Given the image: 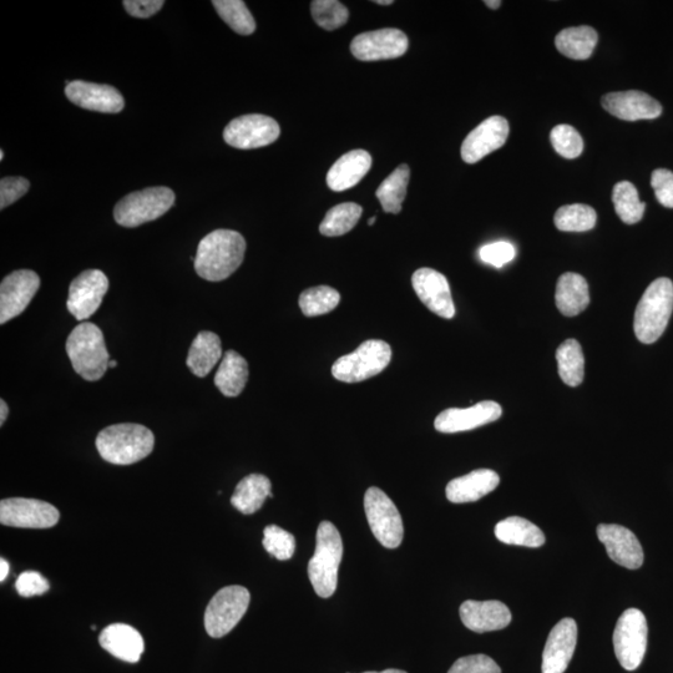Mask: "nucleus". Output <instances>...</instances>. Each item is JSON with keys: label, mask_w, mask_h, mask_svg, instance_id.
<instances>
[{"label": "nucleus", "mask_w": 673, "mask_h": 673, "mask_svg": "<svg viewBox=\"0 0 673 673\" xmlns=\"http://www.w3.org/2000/svg\"><path fill=\"white\" fill-rule=\"evenodd\" d=\"M245 253L246 241L239 232L216 230L200 241L195 270L206 281H224L242 265Z\"/></svg>", "instance_id": "nucleus-1"}, {"label": "nucleus", "mask_w": 673, "mask_h": 673, "mask_svg": "<svg viewBox=\"0 0 673 673\" xmlns=\"http://www.w3.org/2000/svg\"><path fill=\"white\" fill-rule=\"evenodd\" d=\"M155 447V437L141 424L123 423L101 430L96 448L105 462L130 465L149 457Z\"/></svg>", "instance_id": "nucleus-2"}, {"label": "nucleus", "mask_w": 673, "mask_h": 673, "mask_svg": "<svg viewBox=\"0 0 673 673\" xmlns=\"http://www.w3.org/2000/svg\"><path fill=\"white\" fill-rule=\"evenodd\" d=\"M65 347L74 371L85 381H99L108 371L110 357L103 331L93 323L84 322L75 327Z\"/></svg>", "instance_id": "nucleus-3"}, {"label": "nucleus", "mask_w": 673, "mask_h": 673, "mask_svg": "<svg viewBox=\"0 0 673 673\" xmlns=\"http://www.w3.org/2000/svg\"><path fill=\"white\" fill-rule=\"evenodd\" d=\"M673 311V283L662 277L651 283L635 312L634 330L644 344L657 341L666 330Z\"/></svg>", "instance_id": "nucleus-4"}, {"label": "nucleus", "mask_w": 673, "mask_h": 673, "mask_svg": "<svg viewBox=\"0 0 673 673\" xmlns=\"http://www.w3.org/2000/svg\"><path fill=\"white\" fill-rule=\"evenodd\" d=\"M342 556L341 534L330 521H322L317 530L315 555L308 563V578L316 594L323 599H328L337 590L338 569Z\"/></svg>", "instance_id": "nucleus-5"}, {"label": "nucleus", "mask_w": 673, "mask_h": 673, "mask_svg": "<svg viewBox=\"0 0 673 673\" xmlns=\"http://www.w3.org/2000/svg\"><path fill=\"white\" fill-rule=\"evenodd\" d=\"M174 191L169 187H149L133 192L118 202L114 219L120 226L138 227L158 220L175 204Z\"/></svg>", "instance_id": "nucleus-6"}, {"label": "nucleus", "mask_w": 673, "mask_h": 673, "mask_svg": "<svg viewBox=\"0 0 673 673\" xmlns=\"http://www.w3.org/2000/svg\"><path fill=\"white\" fill-rule=\"evenodd\" d=\"M392 348L387 342L369 339L356 351L346 354L332 367L333 377L344 383H359L376 377L388 367Z\"/></svg>", "instance_id": "nucleus-7"}, {"label": "nucleus", "mask_w": 673, "mask_h": 673, "mask_svg": "<svg viewBox=\"0 0 673 673\" xmlns=\"http://www.w3.org/2000/svg\"><path fill=\"white\" fill-rule=\"evenodd\" d=\"M250 600V592L244 586H226L217 592L205 612L207 634L214 639L230 634L245 616Z\"/></svg>", "instance_id": "nucleus-8"}, {"label": "nucleus", "mask_w": 673, "mask_h": 673, "mask_svg": "<svg viewBox=\"0 0 673 673\" xmlns=\"http://www.w3.org/2000/svg\"><path fill=\"white\" fill-rule=\"evenodd\" d=\"M364 510L379 543L384 548L397 549L404 538V526L402 516L391 498L379 488H369L364 495Z\"/></svg>", "instance_id": "nucleus-9"}, {"label": "nucleus", "mask_w": 673, "mask_h": 673, "mask_svg": "<svg viewBox=\"0 0 673 673\" xmlns=\"http://www.w3.org/2000/svg\"><path fill=\"white\" fill-rule=\"evenodd\" d=\"M646 617L640 610L629 609L617 621L614 632L615 655L627 671L639 669L647 649Z\"/></svg>", "instance_id": "nucleus-10"}, {"label": "nucleus", "mask_w": 673, "mask_h": 673, "mask_svg": "<svg viewBox=\"0 0 673 673\" xmlns=\"http://www.w3.org/2000/svg\"><path fill=\"white\" fill-rule=\"evenodd\" d=\"M280 134V125L275 119L266 115L250 114L232 120L226 126L224 140L232 148L251 150L275 143Z\"/></svg>", "instance_id": "nucleus-11"}, {"label": "nucleus", "mask_w": 673, "mask_h": 673, "mask_svg": "<svg viewBox=\"0 0 673 673\" xmlns=\"http://www.w3.org/2000/svg\"><path fill=\"white\" fill-rule=\"evenodd\" d=\"M59 510L37 499L10 498L0 502V523L13 528L49 529L58 524Z\"/></svg>", "instance_id": "nucleus-12"}, {"label": "nucleus", "mask_w": 673, "mask_h": 673, "mask_svg": "<svg viewBox=\"0 0 673 673\" xmlns=\"http://www.w3.org/2000/svg\"><path fill=\"white\" fill-rule=\"evenodd\" d=\"M408 38L402 30L387 28L357 35L352 40L351 52L362 62H378L401 58L407 53Z\"/></svg>", "instance_id": "nucleus-13"}, {"label": "nucleus", "mask_w": 673, "mask_h": 673, "mask_svg": "<svg viewBox=\"0 0 673 673\" xmlns=\"http://www.w3.org/2000/svg\"><path fill=\"white\" fill-rule=\"evenodd\" d=\"M109 290V280L100 270H88L80 273L69 287L68 310L75 320L85 321L99 310L106 292Z\"/></svg>", "instance_id": "nucleus-14"}, {"label": "nucleus", "mask_w": 673, "mask_h": 673, "mask_svg": "<svg viewBox=\"0 0 673 673\" xmlns=\"http://www.w3.org/2000/svg\"><path fill=\"white\" fill-rule=\"evenodd\" d=\"M40 287V278L34 271L19 270L10 273L0 285V323L4 325L27 310Z\"/></svg>", "instance_id": "nucleus-15"}, {"label": "nucleus", "mask_w": 673, "mask_h": 673, "mask_svg": "<svg viewBox=\"0 0 673 673\" xmlns=\"http://www.w3.org/2000/svg\"><path fill=\"white\" fill-rule=\"evenodd\" d=\"M412 285L421 300L435 315L452 320L455 306L449 282L442 273L432 268H421L414 272Z\"/></svg>", "instance_id": "nucleus-16"}, {"label": "nucleus", "mask_w": 673, "mask_h": 673, "mask_svg": "<svg viewBox=\"0 0 673 673\" xmlns=\"http://www.w3.org/2000/svg\"><path fill=\"white\" fill-rule=\"evenodd\" d=\"M509 123L503 116H492L478 125L462 145L464 163L475 164L502 148L509 136Z\"/></svg>", "instance_id": "nucleus-17"}, {"label": "nucleus", "mask_w": 673, "mask_h": 673, "mask_svg": "<svg viewBox=\"0 0 673 673\" xmlns=\"http://www.w3.org/2000/svg\"><path fill=\"white\" fill-rule=\"evenodd\" d=\"M502 414L503 409L500 404L484 401L465 409H447L435 418L434 427L438 432L445 434L468 432V430L498 421Z\"/></svg>", "instance_id": "nucleus-18"}, {"label": "nucleus", "mask_w": 673, "mask_h": 673, "mask_svg": "<svg viewBox=\"0 0 673 673\" xmlns=\"http://www.w3.org/2000/svg\"><path fill=\"white\" fill-rule=\"evenodd\" d=\"M596 531L597 538L605 545L612 561L630 570L641 568L644 564V550L631 530L621 525L600 524Z\"/></svg>", "instance_id": "nucleus-19"}, {"label": "nucleus", "mask_w": 673, "mask_h": 673, "mask_svg": "<svg viewBox=\"0 0 673 673\" xmlns=\"http://www.w3.org/2000/svg\"><path fill=\"white\" fill-rule=\"evenodd\" d=\"M65 95L80 108L98 113L118 114L124 109L123 95L114 86L75 80L68 82Z\"/></svg>", "instance_id": "nucleus-20"}, {"label": "nucleus", "mask_w": 673, "mask_h": 673, "mask_svg": "<svg viewBox=\"0 0 673 673\" xmlns=\"http://www.w3.org/2000/svg\"><path fill=\"white\" fill-rule=\"evenodd\" d=\"M578 644V625L566 617L555 625L543 652V673H564L573 659Z\"/></svg>", "instance_id": "nucleus-21"}, {"label": "nucleus", "mask_w": 673, "mask_h": 673, "mask_svg": "<svg viewBox=\"0 0 673 673\" xmlns=\"http://www.w3.org/2000/svg\"><path fill=\"white\" fill-rule=\"evenodd\" d=\"M601 104L607 113L625 121L652 120L662 114L659 101L637 90L606 94Z\"/></svg>", "instance_id": "nucleus-22"}, {"label": "nucleus", "mask_w": 673, "mask_h": 673, "mask_svg": "<svg viewBox=\"0 0 673 673\" xmlns=\"http://www.w3.org/2000/svg\"><path fill=\"white\" fill-rule=\"evenodd\" d=\"M460 619L469 630L484 632L503 630L511 622L508 606L500 601H465L459 610Z\"/></svg>", "instance_id": "nucleus-23"}, {"label": "nucleus", "mask_w": 673, "mask_h": 673, "mask_svg": "<svg viewBox=\"0 0 673 673\" xmlns=\"http://www.w3.org/2000/svg\"><path fill=\"white\" fill-rule=\"evenodd\" d=\"M99 644L116 659L136 664L144 654L143 636L134 627L125 624H114L105 627L99 637Z\"/></svg>", "instance_id": "nucleus-24"}, {"label": "nucleus", "mask_w": 673, "mask_h": 673, "mask_svg": "<svg viewBox=\"0 0 673 673\" xmlns=\"http://www.w3.org/2000/svg\"><path fill=\"white\" fill-rule=\"evenodd\" d=\"M500 478L498 473L490 469H479L453 479L447 485V498L454 504L478 502L498 488Z\"/></svg>", "instance_id": "nucleus-25"}, {"label": "nucleus", "mask_w": 673, "mask_h": 673, "mask_svg": "<svg viewBox=\"0 0 673 673\" xmlns=\"http://www.w3.org/2000/svg\"><path fill=\"white\" fill-rule=\"evenodd\" d=\"M372 166V156L364 150L344 154L333 164L327 175V184L336 192L346 191L361 182Z\"/></svg>", "instance_id": "nucleus-26"}, {"label": "nucleus", "mask_w": 673, "mask_h": 673, "mask_svg": "<svg viewBox=\"0 0 673 673\" xmlns=\"http://www.w3.org/2000/svg\"><path fill=\"white\" fill-rule=\"evenodd\" d=\"M556 306L564 316L580 315L588 308L590 293L588 281L578 273H564L556 285Z\"/></svg>", "instance_id": "nucleus-27"}, {"label": "nucleus", "mask_w": 673, "mask_h": 673, "mask_svg": "<svg viewBox=\"0 0 673 673\" xmlns=\"http://www.w3.org/2000/svg\"><path fill=\"white\" fill-rule=\"evenodd\" d=\"M224 357L221 339L216 333L200 332L191 344L186 364L196 377L205 378Z\"/></svg>", "instance_id": "nucleus-28"}, {"label": "nucleus", "mask_w": 673, "mask_h": 673, "mask_svg": "<svg viewBox=\"0 0 673 673\" xmlns=\"http://www.w3.org/2000/svg\"><path fill=\"white\" fill-rule=\"evenodd\" d=\"M249 381V364L241 354L227 351L215 374V386L225 397H239Z\"/></svg>", "instance_id": "nucleus-29"}, {"label": "nucleus", "mask_w": 673, "mask_h": 673, "mask_svg": "<svg viewBox=\"0 0 673 673\" xmlns=\"http://www.w3.org/2000/svg\"><path fill=\"white\" fill-rule=\"evenodd\" d=\"M270 479L261 474L247 475L237 484L231 504L242 514L251 515L262 508L267 498H273Z\"/></svg>", "instance_id": "nucleus-30"}, {"label": "nucleus", "mask_w": 673, "mask_h": 673, "mask_svg": "<svg viewBox=\"0 0 673 673\" xmlns=\"http://www.w3.org/2000/svg\"><path fill=\"white\" fill-rule=\"evenodd\" d=\"M495 536L506 545L526 546V548H540L545 544L543 531L529 520L520 516L500 521L495 526Z\"/></svg>", "instance_id": "nucleus-31"}, {"label": "nucleus", "mask_w": 673, "mask_h": 673, "mask_svg": "<svg viewBox=\"0 0 673 673\" xmlns=\"http://www.w3.org/2000/svg\"><path fill=\"white\" fill-rule=\"evenodd\" d=\"M599 35L591 27H575L564 29L556 35V49L565 57L574 60L589 59L594 53Z\"/></svg>", "instance_id": "nucleus-32"}, {"label": "nucleus", "mask_w": 673, "mask_h": 673, "mask_svg": "<svg viewBox=\"0 0 673 673\" xmlns=\"http://www.w3.org/2000/svg\"><path fill=\"white\" fill-rule=\"evenodd\" d=\"M409 177H411V169L407 164H402L378 187L377 199L381 202L382 209L388 214L397 215L402 211L403 202L406 200Z\"/></svg>", "instance_id": "nucleus-33"}, {"label": "nucleus", "mask_w": 673, "mask_h": 673, "mask_svg": "<svg viewBox=\"0 0 673 673\" xmlns=\"http://www.w3.org/2000/svg\"><path fill=\"white\" fill-rule=\"evenodd\" d=\"M559 374L566 386L578 387L585 377V357L583 348L576 339H568L556 351Z\"/></svg>", "instance_id": "nucleus-34"}, {"label": "nucleus", "mask_w": 673, "mask_h": 673, "mask_svg": "<svg viewBox=\"0 0 673 673\" xmlns=\"http://www.w3.org/2000/svg\"><path fill=\"white\" fill-rule=\"evenodd\" d=\"M616 214L627 225H635L644 217L646 204L639 197L635 185L629 181H621L612 191Z\"/></svg>", "instance_id": "nucleus-35"}, {"label": "nucleus", "mask_w": 673, "mask_h": 673, "mask_svg": "<svg viewBox=\"0 0 673 673\" xmlns=\"http://www.w3.org/2000/svg\"><path fill=\"white\" fill-rule=\"evenodd\" d=\"M362 214V207L353 202L332 207L320 225V232L327 237L346 235L356 227Z\"/></svg>", "instance_id": "nucleus-36"}, {"label": "nucleus", "mask_w": 673, "mask_h": 673, "mask_svg": "<svg viewBox=\"0 0 673 673\" xmlns=\"http://www.w3.org/2000/svg\"><path fill=\"white\" fill-rule=\"evenodd\" d=\"M556 229L564 232H586L594 229L597 214L592 207L583 204L565 205L555 214Z\"/></svg>", "instance_id": "nucleus-37"}, {"label": "nucleus", "mask_w": 673, "mask_h": 673, "mask_svg": "<svg viewBox=\"0 0 673 673\" xmlns=\"http://www.w3.org/2000/svg\"><path fill=\"white\" fill-rule=\"evenodd\" d=\"M339 301H341V295L335 288L318 286L303 291L298 303H300L303 315L317 317L336 310Z\"/></svg>", "instance_id": "nucleus-38"}, {"label": "nucleus", "mask_w": 673, "mask_h": 673, "mask_svg": "<svg viewBox=\"0 0 673 673\" xmlns=\"http://www.w3.org/2000/svg\"><path fill=\"white\" fill-rule=\"evenodd\" d=\"M217 13L234 32L241 35L255 33L256 22L249 8L241 0H215L212 2Z\"/></svg>", "instance_id": "nucleus-39"}, {"label": "nucleus", "mask_w": 673, "mask_h": 673, "mask_svg": "<svg viewBox=\"0 0 673 673\" xmlns=\"http://www.w3.org/2000/svg\"><path fill=\"white\" fill-rule=\"evenodd\" d=\"M312 17L321 28L335 30L347 23L349 12L338 0H315L311 4Z\"/></svg>", "instance_id": "nucleus-40"}, {"label": "nucleus", "mask_w": 673, "mask_h": 673, "mask_svg": "<svg viewBox=\"0 0 673 673\" xmlns=\"http://www.w3.org/2000/svg\"><path fill=\"white\" fill-rule=\"evenodd\" d=\"M263 548L277 560H290L296 551V539L280 526L270 525L263 530Z\"/></svg>", "instance_id": "nucleus-41"}, {"label": "nucleus", "mask_w": 673, "mask_h": 673, "mask_svg": "<svg viewBox=\"0 0 673 673\" xmlns=\"http://www.w3.org/2000/svg\"><path fill=\"white\" fill-rule=\"evenodd\" d=\"M550 141L556 153L565 159L579 158L584 151V141L570 125H558L551 130Z\"/></svg>", "instance_id": "nucleus-42"}, {"label": "nucleus", "mask_w": 673, "mask_h": 673, "mask_svg": "<svg viewBox=\"0 0 673 673\" xmlns=\"http://www.w3.org/2000/svg\"><path fill=\"white\" fill-rule=\"evenodd\" d=\"M448 673H502V670L489 656L472 655L455 661Z\"/></svg>", "instance_id": "nucleus-43"}, {"label": "nucleus", "mask_w": 673, "mask_h": 673, "mask_svg": "<svg viewBox=\"0 0 673 673\" xmlns=\"http://www.w3.org/2000/svg\"><path fill=\"white\" fill-rule=\"evenodd\" d=\"M515 256V247L506 241L494 242V244L485 245L479 250L480 260L498 268L513 261Z\"/></svg>", "instance_id": "nucleus-44"}, {"label": "nucleus", "mask_w": 673, "mask_h": 673, "mask_svg": "<svg viewBox=\"0 0 673 673\" xmlns=\"http://www.w3.org/2000/svg\"><path fill=\"white\" fill-rule=\"evenodd\" d=\"M29 181L24 177H3L0 181V209L4 210L29 191Z\"/></svg>", "instance_id": "nucleus-45"}, {"label": "nucleus", "mask_w": 673, "mask_h": 673, "mask_svg": "<svg viewBox=\"0 0 673 673\" xmlns=\"http://www.w3.org/2000/svg\"><path fill=\"white\" fill-rule=\"evenodd\" d=\"M651 186L655 190L657 201L662 206L673 209V172L667 169H657L652 172Z\"/></svg>", "instance_id": "nucleus-46"}, {"label": "nucleus", "mask_w": 673, "mask_h": 673, "mask_svg": "<svg viewBox=\"0 0 673 673\" xmlns=\"http://www.w3.org/2000/svg\"><path fill=\"white\" fill-rule=\"evenodd\" d=\"M48 580L37 571H25L15 583V590L23 597H33L49 591Z\"/></svg>", "instance_id": "nucleus-47"}, {"label": "nucleus", "mask_w": 673, "mask_h": 673, "mask_svg": "<svg viewBox=\"0 0 673 673\" xmlns=\"http://www.w3.org/2000/svg\"><path fill=\"white\" fill-rule=\"evenodd\" d=\"M163 0H125L124 8L131 17L150 18L164 7Z\"/></svg>", "instance_id": "nucleus-48"}, {"label": "nucleus", "mask_w": 673, "mask_h": 673, "mask_svg": "<svg viewBox=\"0 0 673 673\" xmlns=\"http://www.w3.org/2000/svg\"><path fill=\"white\" fill-rule=\"evenodd\" d=\"M8 413V404L2 399V401H0V425H3L4 422L7 421Z\"/></svg>", "instance_id": "nucleus-49"}, {"label": "nucleus", "mask_w": 673, "mask_h": 673, "mask_svg": "<svg viewBox=\"0 0 673 673\" xmlns=\"http://www.w3.org/2000/svg\"><path fill=\"white\" fill-rule=\"evenodd\" d=\"M9 574V564L4 559H0V581L7 579Z\"/></svg>", "instance_id": "nucleus-50"}, {"label": "nucleus", "mask_w": 673, "mask_h": 673, "mask_svg": "<svg viewBox=\"0 0 673 673\" xmlns=\"http://www.w3.org/2000/svg\"><path fill=\"white\" fill-rule=\"evenodd\" d=\"M485 5H487V7L490 9H498L500 5H502V2H500V0H487Z\"/></svg>", "instance_id": "nucleus-51"}, {"label": "nucleus", "mask_w": 673, "mask_h": 673, "mask_svg": "<svg viewBox=\"0 0 673 673\" xmlns=\"http://www.w3.org/2000/svg\"><path fill=\"white\" fill-rule=\"evenodd\" d=\"M364 673H408V672H406V671H402V670H396V669H389V670L382 671V672H373V671H371V672H364Z\"/></svg>", "instance_id": "nucleus-52"}, {"label": "nucleus", "mask_w": 673, "mask_h": 673, "mask_svg": "<svg viewBox=\"0 0 673 673\" xmlns=\"http://www.w3.org/2000/svg\"><path fill=\"white\" fill-rule=\"evenodd\" d=\"M379 5H392L393 0H377V2H374Z\"/></svg>", "instance_id": "nucleus-53"}, {"label": "nucleus", "mask_w": 673, "mask_h": 673, "mask_svg": "<svg viewBox=\"0 0 673 673\" xmlns=\"http://www.w3.org/2000/svg\"><path fill=\"white\" fill-rule=\"evenodd\" d=\"M116 366H118V362H116V361H110L109 362V367L110 368H115Z\"/></svg>", "instance_id": "nucleus-54"}, {"label": "nucleus", "mask_w": 673, "mask_h": 673, "mask_svg": "<svg viewBox=\"0 0 673 673\" xmlns=\"http://www.w3.org/2000/svg\"><path fill=\"white\" fill-rule=\"evenodd\" d=\"M376 221H377V217H372V219L368 221V225L373 226L374 222H376Z\"/></svg>", "instance_id": "nucleus-55"}, {"label": "nucleus", "mask_w": 673, "mask_h": 673, "mask_svg": "<svg viewBox=\"0 0 673 673\" xmlns=\"http://www.w3.org/2000/svg\"><path fill=\"white\" fill-rule=\"evenodd\" d=\"M3 159H4V151L2 150V151H0V160H3Z\"/></svg>", "instance_id": "nucleus-56"}, {"label": "nucleus", "mask_w": 673, "mask_h": 673, "mask_svg": "<svg viewBox=\"0 0 673 673\" xmlns=\"http://www.w3.org/2000/svg\"><path fill=\"white\" fill-rule=\"evenodd\" d=\"M91 630L95 631V630H96V626H95V625L91 626Z\"/></svg>", "instance_id": "nucleus-57"}]
</instances>
